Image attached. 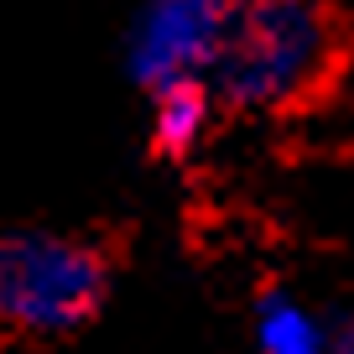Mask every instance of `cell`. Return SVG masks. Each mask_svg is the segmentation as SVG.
I'll list each match as a JSON object with an SVG mask.
<instances>
[{
    "label": "cell",
    "mask_w": 354,
    "mask_h": 354,
    "mask_svg": "<svg viewBox=\"0 0 354 354\" xmlns=\"http://www.w3.org/2000/svg\"><path fill=\"white\" fill-rule=\"evenodd\" d=\"M100 245L53 230H0V328L21 339H68L110 302Z\"/></svg>",
    "instance_id": "2"
},
{
    "label": "cell",
    "mask_w": 354,
    "mask_h": 354,
    "mask_svg": "<svg viewBox=\"0 0 354 354\" xmlns=\"http://www.w3.org/2000/svg\"><path fill=\"white\" fill-rule=\"evenodd\" d=\"M214 120V94L203 78H172L151 88V141L167 156H188Z\"/></svg>",
    "instance_id": "5"
},
{
    "label": "cell",
    "mask_w": 354,
    "mask_h": 354,
    "mask_svg": "<svg viewBox=\"0 0 354 354\" xmlns=\"http://www.w3.org/2000/svg\"><path fill=\"white\" fill-rule=\"evenodd\" d=\"M333 68V21L318 0H234L209 63V94L230 110L302 104Z\"/></svg>",
    "instance_id": "1"
},
{
    "label": "cell",
    "mask_w": 354,
    "mask_h": 354,
    "mask_svg": "<svg viewBox=\"0 0 354 354\" xmlns=\"http://www.w3.org/2000/svg\"><path fill=\"white\" fill-rule=\"evenodd\" d=\"M234 0H146L125 37V68L141 88L203 78L224 42Z\"/></svg>",
    "instance_id": "3"
},
{
    "label": "cell",
    "mask_w": 354,
    "mask_h": 354,
    "mask_svg": "<svg viewBox=\"0 0 354 354\" xmlns=\"http://www.w3.org/2000/svg\"><path fill=\"white\" fill-rule=\"evenodd\" d=\"M250 339L255 354H328V318H318L287 287H271L255 297Z\"/></svg>",
    "instance_id": "4"
},
{
    "label": "cell",
    "mask_w": 354,
    "mask_h": 354,
    "mask_svg": "<svg viewBox=\"0 0 354 354\" xmlns=\"http://www.w3.org/2000/svg\"><path fill=\"white\" fill-rule=\"evenodd\" d=\"M328 354H354V323H349V313L328 323Z\"/></svg>",
    "instance_id": "6"
}]
</instances>
